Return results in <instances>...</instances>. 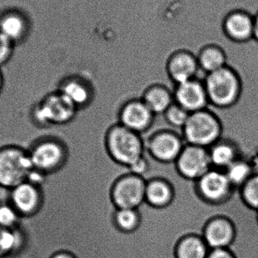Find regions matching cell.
<instances>
[{
    "mask_svg": "<svg viewBox=\"0 0 258 258\" xmlns=\"http://www.w3.org/2000/svg\"><path fill=\"white\" fill-rule=\"evenodd\" d=\"M106 146L112 159L128 168L145 155L143 135L125 128L119 122L107 132Z\"/></svg>",
    "mask_w": 258,
    "mask_h": 258,
    "instance_id": "obj_4",
    "label": "cell"
},
{
    "mask_svg": "<svg viewBox=\"0 0 258 258\" xmlns=\"http://www.w3.org/2000/svg\"><path fill=\"white\" fill-rule=\"evenodd\" d=\"M234 238V229L226 218L212 220L205 229L203 240L210 250L226 248Z\"/></svg>",
    "mask_w": 258,
    "mask_h": 258,
    "instance_id": "obj_19",
    "label": "cell"
},
{
    "mask_svg": "<svg viewBox=\"0 0 258 258\" xmlns=\"http://www.w3.org/2000/svg\"><path fill=\"white\" fill-rule=\"evenodd\" d=\"M224 34L230 40L245 42L254 39V17L244 11H234L223 22Z\"/></svg>",
    "mask_w": 258,
    "mask_h": 258,
    "instance_id": "obj_16",
    "label": "cell"
},
{
    "mask_svg": "<svg viewBox=\"0 0 258 258\" xmlns=\"http://www.w3.org/2000/svg\"><path fill=\"white\" fill-rule=\"evenodd\" d=\"M189 115L190 113L189 112L186 111L183 107L174 102L162 115V117L165 123L170 128L174 130H179L182 132V129L187 122Z\"/></svg>",
    "mask_w": 258,
    "mask_h": 258,
    "instance_id": "obj_25",
    "label": "cell"
},
{
    "mask_svg": "<svg viewBox=\"0 0 258 258\" xmlns=\"http://www.w3.org/2000/svg\"><path fill=\"white\" fill-rule=\"evenodd\" d=\"M224 171L230 184L234 187H242L244 183L252 176L249 165L244 161L238 159L233 161Z\"/></svg>",
    "mask_w": 258,
    "mask_h": 258,
    "instance_id": "obj_24",
    "label": "cell"
},
{
    "mask_svg": "<svg viewBox=\"0 0 258 258\" xmlns=\"http://www.w3.org/2000/svg\"><path fill=\"white\" fill-rule=\"evenodd\" d=\"M212 168L224 171L236 159V151L231 144L218 141L209 148Z\"/></svg>",
    "mask_w": 258,
    "mask_h": 258,
    "instance_id": "obj_22",
    "label": "cell"
},
{
    "mask_svg": "<svg viewBox=\"0 0 258 258\" xmlns=\"http://www.w3.org/2000/svg\"><path fill=\"white\" fill-rule=\"evenodd\" d=\"M177 177H180V176H179V175H178V176H177ZM177 177H174V179L177 178ZM174 179H173V180H174ZM173 180H172V182H173ZM207 202H208V201H207ZM209 205H210V203H209ZM210 212H211V206H210ZM211 218H212V214H211Z\"/></svg>",
    "mask_w": 258,
    "mask_h": 258,
    "instance_id": "obj_36",
    "label": "cell"
},
{
    "mask_svg": "<svg viewBox=\"0 0 258 258\" xmlns=\"http://www.w3.org/2000/svg\"><path fill=\"white\" fill-rule=\"evenodd\" d=\"M115 221L117 227L122 231H134L139 226V212L138 209H118Z\"/></svg>",
    "mask_w": 258,
    "mask_h": 258,
    "instance_id": "obj_26",
    "label": "cell"
},
{
    "mask_svg": "<svg viewBox=\"0 0 258 258\" xmlns=\"http://www.w3.org/2000/svg\"><path fill=\"white\" fill-rule=\"evenodd\" d=\"M79 109L63 94L55 90L45 95L31 111L32 119L39 126L54 128L71 122Z\"/></svg>",
    "mask_w": 258,
    "mask_h": 258,
    "instance_id": "obj_3",
    "label": "cell"
},
{
    "mask_svg": "<svg viewBox=\"0 0 258 258\" xmlns=\"http://www.w3.org/2000/svg\"><path fill=\"white\" fill-rule=\"evenodd\" d=\"M9 191L8 201L15 208L21 218H30L40 212L45 203L42 187L25 181Z\"/></svg>",
    "mask_w": 258,
    "mask_h": 258,
    "instance_id": "obj_11",
    "label": "cell"
},
{
    "mask_svg": "<svg viewBox=\"0 0 258 258\" xmlns=\"http://www.w3.org/2000/svg\"><path fill=\"white\" fill-rule=\"evenodd\" d=\"M147 180L128 173L119 177L112 188V199L117 209H138L145 203Z\"/></svg>",
    "mask_w": 258,
    "mask_h": 258,
    "instance_id": "obj_9",
    "label": "cell"
},
{
    "mask_svg": "<svg viewBox=\"0 0 258 258\" xmlns=\"http://www.w3.org/2000/svg\"><path fill=\"white\" fill-rule=\"evenodd\" d=\"M242 194L245 203L258 210V175H253L242 186Z\"/></svg>",
    "mask_w": 258,
    "mask_h": 258,
    "instance_id": "obj_28",
    "label": "cell"
},
{
    "mask_svg": "<svg viewBox=\"0 0 258 258\" xmlns=\"http://www.w3.org/2000/svg\"><path fill=\"white\" fill-rule=\"evenodd\" d=\"M196 187L203 200L215 203L225 200L232 186L224 171L212 168L196 181Z\"/></svg>",
    "mask_w": 258,
    "mask_h": 258,
    "instance_id": "obj_15",
    "label": "cell"
},
{
    "mask_svg": "<svg viewBox=\"0 0 258 258\" xmlns=\"http://www.w3.org/2000/svg\"><path fill=\"white\" fill-rule=\"evenodd\" d=\"M178 175H180V174H177V175L174 176V177H173L172 180H173V179H174V177H177V176H178ZM181 177H182V176H181ZM210 206H211V203H210ZM211 209H212V206H211ZM211 214H212V210H211ZM212 219H213V218H212Z\"/></svg>",
    "mask_w": 258,
    "mask_h": 258,
    "instance_id": "obj_34",
    "label": "cell"
},
{
    "mask_svg": "<svg viewBox=\"0 0 258 258\" xmlns=\"http://www.w3.org/2000/svg\"><path fill=\"white\" fill-rule=\"evenodd\" d=\"M29 30L30 24L27 16L19 11L11 9L0 15V33L14 45L22 42Z\"/></svg>",
    "mask_w": 258,
    "mask_h": 258,
    "instance_id": "obj_17",
    "label": "cell"
},
{
    "mask_svg": "<svg viewBox=\"0 0 258 258\" xmlns=\"http://www.w3.org/2000/svg\"><path fill=\"white\" fill-rule=\"evenodd\" d=\"M21 215L9 201L0 203V227L14 228L18 227Z\"/></svg>",
    "mask_w": 258,
    "mask_h": 258,
    "instance_id": "obj_27",
    "label": "cell"
},
{
    "mask_svg": "<svg viewBox=\"0 0 258 258\" xmlns=\"http://www.w3.org/2000/svg\"><path fill=\"white\" fill-rule=\"evenodd\" d=\"M178 177H177V178H178ZM177 178L174 179V180H173V182H174V180H175L176 179H177ZM208 203H209V202H208ZM209 211H210V205H209ZM210 215H211V212H210ZM211 221H212V218H211Z\"/></svg>",
    "mask_w": 258,
    "mask_h": 258,
    "instance_id": "obj_35",
    "label": "cell"
},
{
    "mask_svg": "<svg viewBox=\"0 0 258 258\" xmlns=\"http://www.w3.org/2000/svg\"><path fill=\"white\" fill-rule=\"evenodd\" d=\"M51 258H75L72 254L70 253L64 252V251H61V252L56 253L54 255L51 256Z\"/></svg>",
    "mask_w": 258,
    "mask_h": 258,
    "instance_id": "obj_31",
    "label": "cell"
},
{
    "mask_svg": "<svg viewBox=\"0 0 258 258\" xmlns=\"http://www.w3.org/2000/svg\"><path fill=\"white\" fill-rule=\"evenodd\" d=\"M197 55L200 70L205 75L221 69L227 64L225 52L216 44L209 43L203 45Z\"/></svg>",
    "mask_w": 258,
    "mask_h": 258,
    "instance_id": "obj_20",
    "label": "cell"
},
{
    "mask_svg": "<svg viewBox=\"0 0 258 258\" xmlns=\"http://www.w3.org/2000/svg\"><path fill=\"white\" fill-rule=\"evenodd\" d=\"M174 163L180 175L192 181H197L212 168L209 149L187 144Z\"/></svg>",
    "mask_w": 258,
    "mask_h": 258,
    "instance_id": "obj_10",
    "label": "cell"
},
{
    "mask_svg": "<svg viewBox=\"0 0 258 258\" xmlns=\"http://www.w3.org/2000/svg\"><path fill=\"white\" fill-rule=\"evenodd\" d=\"M174 102L189 113L206 110L209 104L204 83L201 79H194L174 89Z\"/></svg>",
    "mask_w": 258,
    "mask_h": 258,
    "instance_id": "obj_14",
    "label": "cell"
},
{
    "mask_svg": "<svg viewBox=\"0 0 258 258\" xmlns=\"http://www.w3.org/2000/svg\"><path fill=\"white\" fill-rule=\"evenodd\" d=\"M203 83L209 103L217 107L231 105L239 95V79L228 67L207 74Z\"/></svg>",
    "mask_w": 258,
    "mask_h": 258,
    "instance_id": "obj_7",
    "label": "cell"
},
{
    "mask_svg": "<svg viewBox=\"0 0 258 258\" xmlns=\"http://www.w3.org/2000/svg\"><path fill=\"white\" fill-rule=\"evenodd\" d=\"M142 135L146 151L162 163H174L186 144L182 132L170 128L165 120L160 122L157 116L153 127Z\"/></svg>",
    "mask_w": 258,
    "mask_h": 258,
    "instance_id": "obj_1",
    "label": "cell"
},
{
    "mask_svg": "<svg viewBox=\"0 0 258 258\" xmlns=\"http://www.w3.org/2000/svg\"><path fill=\"white\" fill-rule=\"evenodd\" d=\"M174 85L156 83L146 89L141 99L156 116H162L174 103Z\"/></svg>",
    "mask_w": 258,
    "mask_h": 258,
    "instance_id": "obj_18",
    "label": "cell"
},
{
    "mask_svg": "<svg viewBox=\"0 0 258 258\" xmlns=\"http://www.w3.org/2000/svg\"><path fill=\"white\" fill-rule=\"evenodd\" d=\"M25 237L18 227L14 228L0 227V258L13 255L21 251Z\"/></svg>",
    "mask_w": 258,
    "mask_h": 258,
    "instance_id": "obj_21",
    "label": "cell"
},
{
    "mask_svg": "<svg viewBox=\"0 0 258 258\" xmlns=\"http://www.w3.org/2000/svg\"><path fill=\"white\" fill-rule=\"evenodd\" d=\"M156 116L141 98L127 101L119 113V123L137 133L144 135L153 127Z\"/></svg>",
    "mask_w": 258,
    "mask_h": 258,
    "instance_id": "obj_13",
    "label": "cell"
},
{
    "mask_svg": "<svg viewBox=\"0 0 258 258\" xmlns=\"http://www.w3.org/2000/svg\"><path fill=\"white\" fill-rule=\"evenodd\" d=\"M206 258H234L227 248L210 250Z\"/></svg>",
    "mask_w": 258,
    "mask_h": 258,
    "instance_id": "obj_30",
    "label": "cell"
},
{
    "mask_svg": "<svg viewBox=\"0 0 258 258\" xmlns=\"http://www.w3.org/2000/svg\"><path fill=\"white\" fill-rule=\"evenodd\" d=\"M254 39L258 41V13L254 18Z\"/></svg>",
    "mask_w": 258,
    "mask_h": 258,
    "instance_id": "obj_32",
    "label": "cell"
},
{
    "mask_svg": "<svg viewBox=\"0 0 258 258\" xmlns=\"http://www.w3.org/2000/svg\"><path fill=\"white\" fill-rule=\"evenodd\" d=\"M28 152L33 168L48 177L63 169L69 158L68 144L59 135L41 138Z\"/></svg>",
    "mask_w": 258,
    "mask_h": 258,
    "instance_id": "obj_2",
    "label": "cell"
},
{
    "mask_svg": "<svg viewBox=\"0 0 258 258\" xmlns=\"http://www.w3.org/2000/svg\"><path fill=\"white\" fill-rule=\"evenodd\" d=\"M210 249L201 238L187 236L180 241L177 248V258H206Z\"/></svg>",
    "mask_w": 258,
    "mask_h": 258,
    "instance_id": "obj_23",
    "label": "cell"
},
{
    "mask_svg": "<svg viewBox=\"0 0 258 258\" xmlns=\"http://www.w3.org/2000/svg\"><path fill=\"white\" fill-rule=\"evenodd\" d=\"M56 89L77 108H83L93 99V71H75L66 74L59 80Z\"/></svg>",
    "mask_w": 258,
    "mask_h": 258,
    "instance_id": "obj_8",
    "label": "cell"
},
{
    "mask_svg": "<svg viewBox=\"0 0 258 258\" xmlns=\"http://www.w3.org/2000/svg\"><path fill=\"white\" fill-rule=\"evenodd\" d=\"M221 132L216 116L206 109L190 113L182 129V136L186 144L209 149L219 141Z\"/></svg>",
    "mask_w": 258,
    "mask_h": 258,
    "instance_id": "obj_6",
    "label": "cell"
},
{
    "mask_svg": "<svg viewBox=\"0 0 258 258\" xmlns=\"http://www.w3.org/2000/svg\"><path fill=\"white\" fill-rule=\"evenodd\" d=\"M3 88H4V77H3V73L0 70V94L3 92Z\"/></svg>",
    "mask_w": 258,
    "mask_h": 258,
    "instance_id": "obj_33",
    "label": "cell"
},
{
    "mask_svg": "<svg viewBox=\"0 0 258 258\" xmlns=\"http://www.w3.org/2000/svg\"><path fill=\"white\" fill-rule=\"evenodd\" d=\"M166 70L170 80L175 86L194 79H201L200 74L203 73L197 54L186 49L171 53L167 60Z\"/></svg>",
    "mask_w": 258,
    "mask_h": 258,
    "instance_id": "obj_12",
    "label": "cell"
},
{
    "mask_svg": "<svg viewBox=\"0 0 258 258\" xmlns=\"http://www.w3.org/2000/svg\"><path fill=\"white\" fill-rule=\"evenodd\" d=\"M33 169L28 150L17 145L0 147V187L10 190L27 181Z\"/></svg>",
    "mask_w": 258,
    "mask_h": 258,
    "instance_id": "obj_5",
    "label": "cell"
},
{
    "mask_svg": "<svg viewBox=\"0 0 258 258\" xmlns=\"http://www.w3.org/2000/svg\"><path fill=\"white\" fill-rule=\"evenodd\" d=\"M15 45L0 33V68L6 65L13 55Z\"/></svg>",
    "mask_w": 258,
    "mask_h": 258,
    "instance_id": "obj_29",
    "label": "cell"
}]
</instances>
